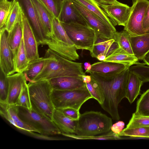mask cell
<instances>
[{
    "instance_id": "cell-19",
    "label": "cell",
    "mask_w": 149,
    "mask_h": 149,
    "mask_svg": "<svg viewBox=\"0 0 149 149\" xmlns=\"http://www.w3.org/2000/svg\"><path fill=\"white\" fill-rule=\"evenodd\" d=\"M40 17L43 26L49 39L54 35L52 21L53 14L40 0H31Z\"/></svg>"
},
{
    "instance_id": "cell-43",
    "label": "cell",
    "mask_w": 149,
    "mask_h": 149,
    "mask_svg": "<svg viewBox=\"0 0 149 149\" xmlns=\"http://www.w3.org/2000/svg\"><path fill=\"white\" fill-rule=\"evenodd\" d=\"M0 114L1 116L15 127L16 125L8 110L7 104L5 102H0Z\"/></svg>"
},
{
    "instance_id": "cell-22",
    "label": "cell",
    "mask_w": 149,
    "mask_h": 149,
    "mask_svg": "<svg viewBox=\"0 0 149 149\" xmlns=\"http://www.w3.org/2000/svg\"><path fill=\"white\" fill-rule=\"evenodd\" d=\"M91 70L86 72L104 74L118 73L129 67L121 63L104 61L93 63L91 65Z\"/></svg>"
},
{
    "instance_id": "cell-5",
    "label": "cell",
    "mask_w": 149,
    "mask_h": 149,
    "mask_svg": "<svg viewBox=\"0 0 149 149\" xmlns=\"http://www.w3.org/2000/svg\"><path fill=\"white\" fill-rule=\"evenodd\" d=\"M52 98L55 109L72 108L79 110L86 101L93 98L86 86L79 89L70 90L53 89Z\"/></svg>"
},
{
    "instance_id": "cell-35",
    "label": "cell",
    "mask_w": 149,
    "mask_h": 149,
    "mask_svg": "<svg viewBox=\"0 0 149 149\" xmlns=\"http://www.w3.org/2000/svg\"><path fill=\"white\" fill-rule=\"evenodd\" d=\"M63 135L76 139H96L100 140H117L121 139L119 136L111 130L108 133L100 136H79L76 134L62 133Z\"/></svg>"
},
{
    "instance_id": "cell-33",
    "label": "cell",
    "mask_w": 149,
    "mask_h": 149,
    "mask_svg": "<svg viewBox=\"0 0 149 149\" xmlns=\"http://www.w3.org/2000/svg\"><path fill=\"white\" fill-rule=\"evenodd\" d=\"M120 137L149 138V127L140 126L135 127H126L119 134Z\"/></svg>"
},
{
    "instance_id": "cell-31",
    "label": "cell",
    "mask_w": 149,
    "mask_h": 149,
    "mask_svg": "<svg viewBox=\"0 0 149 149\" xmlns=\"http://www.w3.org/2000/svg\"><path fill=\"white\" fill-rule=\"evenodd\" d=\"M29 62L22 38L15 62L16 72H23L27 67Z\"/></svg>"
},
{
    "instance_id": "cell-39",
    "label": "cell",
    "mask_w": 149,
    "mask_h": 149,
    "mask_svg": "<svg viewBox=\"0 0 149 149\" xmlns=\"http://www.w3.org/2000/svg\"><path fill=\"white\" fill-rule=\"evenodd\" d=\"M53 14L58 18L64 0H40Z\"/></svg>"
},
{
    "instance_id": "cell-13",
    "label": "cell",
    "mask_w": 149,
    "mask_h": 149,
    "mask_svg": "<svg viewBox=\"0 0 149 149\" xmlns=\"http://www.w3.org/2000/svg\"><path fill=\"white\" fill-rule=\"evenodd\" d=\"M110 19L113 25L125 26L131 9V7L120 3L109 5H99Z\"/></svg>"
},
{
    "instance_id": "cell-18",
    "label": "cell",
    "mask_w": 149,
    "mask_h": 149,
    "mask_svg": "<svg viewBox=\"0 0 149 149\" xmlns=\"http://www.w3.org/2000/svg\"><path fill=\"white\" fill-rule=\"evenodd\" d=\"M129 39L134 55L138 60H143L149 51V33L139 36H132Z\"/></svg>"
},
{
    "instance_id": "cell-4",
    "label": "cell",
    "mask_w": 149,
    "mask_h": 149,
    "mask_svg": "<svg viewBox=\"0 0 149 149\" xmlns=\"http://www.w3.org/2000/svg\"><path fill=\"white\" fill-rule=\"evenodd\" d=\"M112 125L111 118L101 112L86 111L80 114L75 134L79 136L104 134L111 131Z\"/></svg>"
},
{
    "instance_id": "cell-3",
    "label": "cell",
    "mask_w": 149,
    "mask_h": 149,
    "mask_svg": "<svg viewBox=\"0 0 149 149\" xmlns=\"http://www.w3.org/2000/svg\"><path fill=\"white\" fill-rule=\"evenodd\" d=\"M32 109L52 120L55 108L52 98L53 88L48 81L27 84Z\"/></svg>"
},
{
    "instance_id": "cell-46",
    "label": "cell",
    "mask_w": 149,
    "mask_h": 149,
    "mask_svg": "<svg viewBox=\"0 0 149 149\" xmlns=\"http://www.w3.org/2000/svg\"><path fill=\"white\" fill-rule=\"evenodd\" d=\"M142 26L143 28L145 31L149 28V5L145 13Z\"/></svg>"
},
{
    "instance_id": "cell-37",
    "label": "cell",
    "mask_w": 149,
    "mask_h": 149,
    "mask_svg": "<svg viewBox=\"0 0 149 149\" xmlns=\"http://www.w3.org/2000/svg\"><path fill=\"white\" fill-rule=\"evenodd\" d=\"M15 105L30 110L32 109L28 86L26 82L24 84Z\"/></svg>"
},
{
    "instance_id": "cell-20",
    "label": "cell",
    "mask_w": 149,
    "mask_h": 149,
    "mask_svg": "<svg viewBox=\"0 0 149 149\" xmlns=\"http://www.w3.org/2000/svg\"><path fill=\"white\" fill-rule=\"evenodd\" d=\"M52 120L61 134H76L78 120L71 119L64 115L59 110L55 109Z\"/></svg>"
},
{
    "instance_id": "cell-25",
    "label": "cell",
    "mask_w": 149,
    "mask_h": 149,
    "mask_svg": "<svg viewBox=\"0 0 149 149\" xmlns=\"http://www.w3.org/2000/svg\"><path fill=\"white\" fill-rule=\"evenodd\" d=\"M103 61L121 63L130 67L135 65L139 60L134 55L129 54L119 47Z\"/></svg>"
},
{
    "instance_id": "cell-24",
    "label": "cell",
    "mask_w": 149,
    "mask_h": 149,
    "mask_svg": "<svg viewBox=\"0 0 149 149\" xmlns=\"http://www.w3.org/2000/svg\"><path fill=\"white\" fill-rule=\"evenodd\" d=\"M143 83L135 74L129 72L125 98L130 104L132 103L140 94L141 87Z\"/></svg>"
},
{
    "instance_id": "cell-17",
    "label": "cell",
    "mask_w": 149,
    "mask_h": 149,
    "mask_svg": "<svg viewBox=\"0 0 149 149\" xmlns=\"http://www.w3.org/2000/svg\"><path fill=\"white\" fill-rule=\"evenodd\" d=\"M53 89L61 91L75 90L86 86L82 77L64 76L48 80Z\"/></svg>"
},
{
    "instance_id": "cell-23",
    "label": "cell",
    "mask_w": 149,
    "mask_h": 149,
    "mask_svg": "<svg viewBox=\"0 0 149 149\" xmlns=\"http://www.w3.org/2000/svg\"><path fill=\"white\" fill-rule=\"evenodd\" d=\"M93 13L109 26L113 30H116L105 12L94 0H73Z\"/></svg>"
},
{
    "instance_id": "cell-32",
    "label": "cell",
    "mask_w": 149,
    "mask_h": 149,
    "mask_svg": "<svg viewBox=\"0 0 149 149\" xmlns=\"http://www.w3.org/2000/svg\"><path fill=\"white\" fill-rule=\"evenodd\" d=\"M129 33L124 30L113 33V39L118 43L120 47L127 53L134 55L128 38Z\"/></svg>"
},
{
    "instance_id": "cell-28",
    "label": "cell",
    "mask_w": 149,
    "mask_h": 149,
    "mask_svg": "<svg viewBox=\"0 0 149 149\" xmlns=\"http://www.w3.org/2000/svg\"><path fill=\"white\" fill-rule=\"evenodd\" d=\"M7 109L16 125L15 127L17 129L25 132L32 131L39 133L38 130L25 123L20 118L18 114V108L17 105L7 104Z\"/></svg>"
},
{
    "instance_id": "cell-48",
    "label": "cell",
    "mask_w": 149,
    "mask_h": 149,
    "mask_svg": "<svg viewBox=\"0 0 149 149\" xmlns=\"http://www.w3.org/2000/svg\"><path fill=\"white\" fill-rule=\"evenodd\" d=\"M143 60L146 65L149 66V51L146 54Z\"/></svg>"
},
{
    "instance_id": "cell-14",
    "label": "cell",
    "mask_w": 149,
    "mask_h": 149,
    "mask_svg": "<svg viewBox=\"0 0 149 149\" xmlns=\"http://www.w3.org/2000/svg\"><path fill=\"white\" fill-rule=\"evenodd\" d=\"M7 78L8 90L6 103L8 105L15 104L27 81L23 72H16L8 76Z\"/></svg>"
},
{
    "instance_id": "cell-9",
    "label": "cell",
    "mask_w": 149,
    "mask_h": 149,
    "mask_svg": "<svg viewBox=\"0 0 149 149\" xmlns=\"http://www.w3.org/2000/svg\"><path fill=\"white\" fill-rule=\"evenodd\" d=\"M19 3L35 34L38 43L45 45L49 39L46 33L37 12L31 0H15Z\"/></svg>"
},
{
    "instance_id": "cell-47",
    "label": "cell",
    "mask_w": 149,
    "mask_h": 149,
    "mask_svg": "<svg viewBox=\"0 0 149 149\" xmlns=\"http://www.w3.org/2000/svg\"><path fill=\"white\" fill-rule=\"evenodd\" d=\"M99 5H112L118 4L120 2L116 0H94Z\"/></svg>"
},
{
    "instance_id": "cell-10",
    "label": "cell",
    "mask_w": 149,
    "mask_h": 149,
    "mask_svg": "<svg viewBox=\"0 0 149 149\" xmlns=\"http://www.w3.org/2000/svg\"><path fill=\"white\" fill-rule=\"evenodd\" d=\"M72 0L74 5L84 18L87 25L94 30L97 35L105 39H113V33L115 31L83 6L76 2Z\"/></svg>"
},
{
    "instance_id": "cell-6",
    "label": "cell",
    "mask_w": 149,
    "mask_h": 149,
    "mask_svg": "<svg viewBox=\"0 0 149 149\" xmlns=\"http://www.w3.org/2000/svg\"><path fill=\"white\" fill-rule=\"evenodd\" d=\"M61 23L77 49L92 51L97 38L93 29L78 24Z\"/></svg>"
},
{
    "instance_id": "cell-2",
    "label": "cell",
    "mask_w": 149,
    "mask_h": 149,
    "mask_svg": "<svg viewBox=\"0 0 149 149\" xmlns=\"http://www.w3.org/2000/svg\"><path fill=\"white\" fill-rule=\"evenodd\" d=\"M44 58L42 69L32 82L64 76L82 77L85 74L82 63L67 59L49 48L46 50Z\"/></svg>"
},
{
    "instance_id": "cell-34",
    "label": "cell",
    "mask_w": 149,
    "mask_h": 149,
    "mask_svg": "<svg viewBox=\"0 0 149 149\" xmlns=\"http://www.w3.org/2000/svg\"><path fill=\"white\" fill-rule=\"evenodd\" d=\"M134 113L141 116H149V88L141 94L137 101Z\"/></svg>"
},
{
    "instance_id": "cell-49",
    "label": "cell",
    "mask_w": 149,
    "mask_h": 149,
    "mask_svg": "<svg viewBox=\"0 0 149 149\" xmlns=\"http://www.w3.org/2000/svg\"><path fill=\"white\" fill-rule=\"evenodd\" d=\"M82 77L85 83L89 82L91 80V77L90 75H86V74L83 75L82 76Z\"/></svg>"
},
{
    "instance_id": "cell-50",
    "label": "cell",
    "mask_w": 149,
    "mask_h": 149,
    "mask_svg": "<svg viewBox=\"0 0 149 149\" xmlns=\"http://www.w3.org/2000/svg\"><path fill=\"white\" fill-rule=\"evenodd\" d=\"M84 68L86 70L85 72L90 70L91 68V65L88 62H86L84 63Z\"/></svg>"
},
{
    "instance_id": "cell-1",
    "label": "cell",
    "mask_w": 149,
    "mask_h": 149,
    "mask_svg": "<svg viewBox=\"0 0 149 149\" xmlns=\"http://www.w3.org/2000/svg\"><path fill=\"white\" fill-rule=\"evenodd\" d=\"M129 67L115 74L89 73L97 83L100 92L102 103L100 105L114 120L120 119L118 107L122 100L126 97Z\"/></svg>"
},
{
    "instance_id": "cell-51",
    "label": "cell",
    "mask_w": 149,
    "mask_h": 149,
    "mask_svg": "<svg viewBox=\"0 0 149 149\" xmlns=\"http://www.w3.org/2000/svg\"><path fill=\"white\" fill-rule=\"evenodd\" d=\"M106 57L105 56L102 54H100L97 56L96 58L100 61H103Z\"/></svg>"
},
{
    "instance_id": "cell-36",
    "label": "cell",
    "mask_w": 149,
    "mask_h": 149,
    "mask_svg": "<svg viewBox=\"0 0 149 149\" xmlns=\"http://www.w3.org/2000/svg\"><path fill=\"white\" fill-rule=\"evenodd\" d=\"M14 0L0 1V28L5 27L7 19L10 13Z\"/></svg>"
},
{
    "instance_id": "cell-38",
    "label": "cell",
    "mask_w": 149,
    "mask_h": 149,
    "mask_svg": "<svg viewBox=\"0 0 149 149\" xmlns=\"http://www.w3.org/2000/svg\"><path fill=\"white\" fill-rule=\"evenodd\" d=\"M140 126L149 127V116L132 114L131 118L126 126L127 128Z\"/></svg>"
},
{
    "instance_id": "cell-21",
    "label": "cell",
    "mask_w": 149,
    "mask_h": 149,
    "mask_svg": "<svg viewBox=\"0 0 149 149\" xmlns=\"http://www.w3.org/2000/svg\"><path fill=\"white\" fill-rule=\"evenodd\" d=\"M118 43L113 39H104L97 35V38L91 56L96 58L97 55L102 54L107 57L119 47Z\"/></svg>"
},
{
    "instance_id": "cell-27",
    "label": "cell",
    "mask_w": 149,
    "mask_h": 149,
    "mask_svg": "<svg viewBox=\"0 0 149 149\" xmlns=\"http://www.w3.org/2000/svg\"><path fill=\"white\" fill-rule=\"evenodd\" d=\"M44 57H39L30 61L26 69L23 72L26 81L32 82L42 69L44 63Z\"/></svg>"
},
{
    "instance_id": "cell-8",
    "label": "cell",
    "mask_w": 149,
    "mask_h": 149,
    "mask_svg": "<svg viewBox=\"0 0 149 149\" xmlns=\"http://www.w3.org/2000/svg\"><path fill=\"white\" fill-rule=\"evenodd\" d=\"M149 5L148 0L134 1L124 30L133 36L140 35L146 33L142 27V22L145 13Z\"/></svg>"
},
{
    "instance_id": "cell-26",
    "label": "cell",
    "mask_w": 149,
    "mask_h": 149,
    "mask_svg": "<svg viewBox=\"0 0 149 149\" xmlns=\"http://www.w3.org/2000/svg\"><path fill=\"white\" fill-rule=\"evenodd\" d=\"M22 37L23 24L22 21L17 22L12 30L9 33H8V41L13 53L15 65L16 56Z\"/></svg>"
},
{
    "instance_id": "cell-11",
    "label": "cell",
    "mask_w": 149,
    "mask_h": 149,
    "mask_svg": "<svg viewBox=\"0 0 149 149\" xmlns=\"http://www.w3.org/2000/svg\"><path fill=\"white\" fill-rule=\"evenodd\" d=\"M0 70L7 76L16 72L13 54L9 44L8 32L5 27L0 31Z\"/></svg>"
},
{
    "instance_id": "cell-29",
    "label": "cell",
    "mask_w": 149,
    "mask_h": 149,
    "mask_svg": "<svg viewBox=\"0 0 149 149\" xmlns=\"http://www.w3.org/2000/svg\"><path fill=\"white\" fill-rule=\"evenodd\" d=\"M14 0V3L4 27L8 33L12 30L17 22L22 21V9L18 2Z\"/></svg>"
},
{
    "instance_id": "cell-40",
    "label": "cell",
    "mask_w": 149,
    "mask_h": 149,
    "mask_svg": "<svg viewBox=\"0 0 149 149\" xmlns=\"http://www.w3.org/2000/svg\"><path fill=\"white\" fill-rule=\"evenodd\" d=\"M8 90V82L7 76L0 70V102L6 103Z\"/></svg>"
},
{
    "instance_id": "cell-7",
    "label": "cell",
    "mask_w": 149,
    "mask_h": 149,
    "mask_svg": "<svg viewBox=\"0 0 149 149\" xmlns=\"http://www.w3.org/2000/svg\"><path fill=\"white\" fill-rule=\"evenodd\" d=\"M17 106L20 118L25 123L38 130L39 133L48 136L61 134L52 120L33 109Z\"/></svg>"
},
{
    "instance_id": "cell-15",
    "label": "cell",
    "mask_w": 149,
    "mask_h": 149,
    "mask_svg": "<svg viewBox=\"0 0 149 149\" xmlns=\"http://www.w3.org/2000/svg\"><path fill=\"white\" fill-rule=\"evenodd\" d=\"M58 19L61 22L88 26L72 0H64Z\"/></svg>"
},
{
    "instance_id": "cell-52",
    "label": "cell",
    "mask_w": 149,
    "mask_h": 149,
    "mask_svg": "<svg viewBox=\"0 0 149 149\" xmlns=\"http://www.w3.org/2000/svg\"><path fill=\"white\" fill-rule=\"evenodd\" d=\"M146 33H149V28L147 29L145 31Z\"/></svg>"
},
{
    "instance_id": "cell-16",
    "label": "cell",
    "mask_w": 149,
    "mask_h": 149,
    "mask_svg": "<svg viewBox=\"0 0 149 149\" xmlns=\"http://www.w3.org/2000/svg\"><path fill=\"white\" fill-rule=\"evenodd\" d=\"M45 45L49 48L64 58L72 61L79 59V56L74 46L69 45L53 37L47 40Z\"/></svg>"
},
{
    "instance_id": "cell-44",
    "label": "cell",
    "mask_w": 149,
    "mask_h": 149,
    "mask_svg": "<svg viewBox=\"0 0 149 149\" xmlns=\"http://www.w3.org/2000/svg\"><path fill=\"white\" fill-rule=\"evenodd\" d=\"M124 126L125 123L123 121H119L112 125L111 130L119 136V134L123 130Z\"/></svg>"
},
{
    "instance_id": "cell-42",
    "label": "cell",
    "mask_w": 149,
    "mask_h": 149,
    "mask_svg": "<svg viewBox=\"0 0 149 149\" xmlns=\"http://www.w3.org/2000/svg\"><path fill=\"white\" fill-rule=\"evenodd\" d=\"M64 115L74 120H78L80 115L79 110L72 108L59 109Z\"/></svg>"
},
{
    "instance_id": "cell-12",
    "label": "cell",
    "mask_w": 149,
    "mask_h": 149,
    "mask_svg": "<svg viewBox=\"0 0 149 149\" xmlns=\"http://www.w3.org/2000/svg\"><path fill=\"white\" fill-rule=\"evenodd\" d=\"M23 39L28 59L30 61L39 58L38 46L33 30L27 18L22 12Z\"/></svg>"
},
{
    "instance_id": "cell-30",
    "label": "cell",
    "mask_w": 149,
    "mask_h": 149,
    "mask_svg": "<svg viewBox=\"0 0 149 149\" xmlns=\"http://www.w3.org/2000/svg\"><path fill=\"white\" fill-rule=\"evenodd\" d=\"M52 25L54 34L53 37L69 45L74 46L58 18L55 17L53 18Z\"/></svg>"
},
{
    "instance_id": "cell-45",
    "label": "cell",
    "mask_w": 149,
    "mask_h": 149,
    "mask_svg": "<svg viewBox=\"0 0 149 149\" xmlns=\"http://www.w3.org/2000/svg\"><path fill=\"white\" fill-rule=\"evenodd\" d=\"M28 133L29 134L32 135L33 136L37 138V139H42L46 140H61L63 139L56 138L55 137H49V136L41 134H38V133H34L33 132H26Z\"/></svg>"
},
{
    "instance_id": "cell-41",
    "label": "cell",
    "mask_w": 149,
    "mask_h": 149,
    "mask_svg": "<svg viewBox=\"0 0 149 149\" xmlns=\"http://www.w3.org/2000/svg\"><path fill=\"white\" fill-rule=\"evenodd\" d=\"M91 78L90 82L85 83V85L93 98L97 100L101 105L102 103V98L100 92L96 82Z\"/></svg>"
}]
</instances>
